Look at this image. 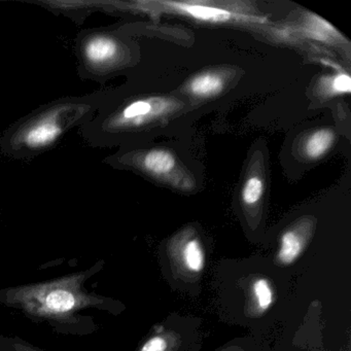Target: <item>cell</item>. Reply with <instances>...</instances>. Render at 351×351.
Masks as SVG:
<instances>
[{
  "label": "cell",
  "instance_id": "6da1fadb",
  "mask_svg": "<svg viewBox=\"0 0 351 351\" xmlns=\"http://www.w3.org/2000/svg\"><path fill=\"white\" fill-rule=\"evenodd\" d=\"M104 265V261H98L79 272L0 289V304L34 322H47L60 334H92L96 324L91 316L82 315V312L95 309L117 313L119 309L116 300L86 289V282L100 272Z\"/></svg>",
  "mask_w": 351,
  "mask_h": 351
},
{
  "label": "cell",
  "instance_id": "7a4b0ae2",
  "mask_svg": "<svg viewBox=\"0 0 351 351\" xmlns=\"http://www.w3.org/2000/svg\"><path fill=\"white\" fill-rule=\"evenodd\" d=\"M110 92L65 96L38 106L0 134V154L20 161L46 154L73 129L89 122Z\"/></svg>",
  "mask_w": 351,
  "mask_h": 351
},
{
  "label": "cell",
  "instance_id": "3957f363",
  "mask_svg": "<svg viewBox=\"0 0 351 351\" xmlns=\"http://www.w3.org/2000/svg\"><path fill=\"white\" fill-rule=\"evenodd\" d=\"M77 75L82 81L104 84L131 62V48L119 30L87 28L75 40Z\"/></svg>",
  "mask_w": 351,
  "mask_h": 351
},
{
  "label": "cell",
  "instance_id": "277c9868",
  "mask_svg": "<svg viewBox=\"0 0 351 351\" xmlns=\"http://www.w3.org/2000/svg\"><path fill=\"white\" fill-rule=\"evenodd\" d=\"M172 268L180 276L195 279L205 268V252L198 236L184 232L168 244Z\"/></svg>",
  "mask_w": 351,
  "mask_h": 351
},
{
  "label": "cell",
  "instance_id": "5b68a950",
  "mask_svg": "<svg viewBox=\"0 0 351 351\" xmlns=\"http://www.w3.org/2000/svg\"><path fill=\"white\" fill-rule=\"evenodd\" d=\"M314 221L303 219L287 228L280 237L276 263L280 266H291L305 252L314 232Z\"/></svg>",
  "mask_w": 351,
  "mask_h": 351
},
{
  "label": "cell",
  "instance_id": "8992f818",
  "mask_svg": "<svg viewBox=\"0 0 351 351\" xmlns=\"http://www.w3.org/2000/svg\"><path fill=\"white\" fill-rule=\"evenodd\" d=\"M25 3L36 5L56 16H64L77 25L96 12L101 11L100 0H26Z\"/></svg>",
  "mask_w": 351,
  "mask_h": 351
},
{
  "label": "cell",
  "instance_id": "52a82bcc",
  "mask_svg": "<svg viewBox=\"0 0 351 351\" xmlns=\"http://www.w3.org/2000/svg\"><path fill=\"white\" fill-rule=\"evenodd\" d=\"M172 9L178 10L186 15L192 16L195 19L205 22H227L231 20H254V18L250 16L241 15V14H234L228 10L221 8L207 7L200 3H166Z\"/></svg>",
  "mask_w": 351,
  "mask_h": 351
},
{
  "label": "cell",
  "instance_id": "ba28073f",
  "mask_svg": "<svg viewBox=\"0 0 351 351\" xmlns=\"http://www.w3.org/2000/svg\"><path fill=\"white\" fill-rule=\"evenodd\" d=\"M275 295L270 280L266 277H256L250 285L247 312L252 317H258L270 309Z\"/></svg>",
  "mask_w": 351,
  "mask_h": 351
},
{
  "label": "cell",
  "instance_id": "9c48e42d",
  "mask_svg": "<svg viewBox=\"0 0 351 351\" xmlns=\"http://www.w3.org/2000/svg\"><path fill=\"white\" fill-rule=\"evenodd\" d=\"M223 81L215 73L197 75L189 84V91L196 97L208 98L217 95L223 90Z\"/></svg>",
  "mask_w": 351,
  "mask_h": 351
},
{
  "label": "cell",
  "instance_id": "30bf717a",
  "mask_svg": "<svg viewBox=\"0 0 351 351\" xmlns=\"http://www.w3.org/2000/svg\"><path fill=\"white\" fill-rule=\"evenodd\" d=\"M335 134L330 129H320L312 133L305 143V153L310 159L322 157L332 147Z\"/></svg>",
  "mask_w": 351,
  "mask_h": 351
},
{
  "label": "cell",
  "instance_id": "8fae6325",
  "mask_svg": "<svg viewBox=\"0 0 351 351\" xmlns=\"http://www.w3.org/2000/svg\"><path fill=\"white\" fill-rule=\"evenodd\" d=\"M180 344V336L176 332H161L149 337L138 351H174Z\"/></svg>",
  "mask_w": 351,
  "mask_h": 351
},
{
  "label": "cell",
  "instance_id": "7c38bea8",
  "mask_svg": "<svg viewBox=\"0 0 351 351\" xmlns=\"http://www.w3.org/2000/svg\"><path fill=\"white\" fill-rule=\"evenodd\" d=\"M307 32L312 38L324 40V42L334 38L335 34H337L336 29L330 26V24L322 20V18L316 17V16H313L310 20Z\"/></svg>",
  "mask_w": 351,
  "mask_h": 351
},
{
  "label": "cell",
  "instance_id": "4fadbf2b",
  "mask_svg": "<svg viewBox=\"0 0 351 351\" xmlns=\"http://www.w3.org/2000/svg\"><path fill=\"white\" fill-rule=\"evenodd\" d=\"M264 193V182L258 176H252L246 180L242 190V200L246 205H254L260 201Z\"/></svg>",
  "mask_w": 351,
  "mask_h": 351
},
{
  "label": "cell",
  "instance_id": "5bb4252c",
  "mask_svg": "<svg viewBox=\"0 0 351 351\" xmlns=\"http://www.w3.org/2000/svg\"><path fill=\"white\" fill-rule=\"evenodd\" d=\"M0 344L7 351H47L18 336L0 335Z\"/></svg>",
  "mask_w": 351,
  "mask_h": 351
},
{
  "label": "cell",
  "instance_id": "9a60e30c",
  "mask_svg": "<svg viewBox=\"0 0 351 351\" xmlns=\"http://www.w3.org/2000/svg\"><path fill=\"white\" fill-rule=\"evenodd\" d=\"M326 92L332 95L349 94L351 91V79L347 73H341L328 80L326 86Z\"/></svg>",
  "mask_w": 351,
  "mask_h": 351
},
{
  "label": "cell",
  "instance_id": "2e32d148",
  "mask_svg": "<svg viewBox=\"0 0 351 351\" xmlns=\"http://www.w3.org/2000/svg\"><path fill=\"white\" fill-rule=\"evenodd\" d=\"M219 351H243V349L239 346H229L226 347V348L221 349Z\"/></svg>",
  "mask_w": 351,
  "mask_h": 351
},
{
  "label": "cell",
  "instance_id": "e0dca14e",
  "mask_svg": "<svg viewBox=\"0 0 351 351\" xmlns=\"http://www.w3.org/2000/svg\"><path fill=\"white\" fill-rule=\"evenodd\" d=\"M0 351H7L5 348H3V346H1V344H0Z\"/></svg>",
  "mask_w": 351,
  "mask_h": 351
}]
</instances>
